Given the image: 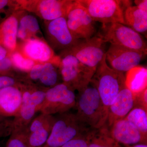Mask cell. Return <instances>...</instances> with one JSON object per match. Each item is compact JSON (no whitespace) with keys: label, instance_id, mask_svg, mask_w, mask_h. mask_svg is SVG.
Here are the masks:
<instances>
[{"label":"cell","instance_id":"1","mask_svg":"<svg viewBox=\"0 0 147 147\" xmlns=\"http://www.w3.org/2000/svg\"><path fill=\"white\" fill-rule=\"evenodd\" d=\"M76 106V117L86 126L98 129L106 124L107 117L97 88L92 82H90L85 90L79 92Z\"/></svg>","mask_w":147,"mask_h":147},{"label":"cell","instance_id":"2","mask_svg":"<svg viewBox=\"0 0 147 147\" xmlns=\"http://www.w3.org/2000/svg\"><path fill=\"white\" fill-rule=\"evenodd\" d=\"M91 82L97 88L108 118L109 107L121 90L125 86V76L123 73L116 71L108 65L105 54Z\"/></svg>","mask_w":147,"mask_h":147},{"label":"cell","instance_id":"3","mask_svg":"<svg viewBox=\"0 0 147 147\" xmlns=\"http://www.w3.org/2000/svg\"><path fill=\"white\" fill-rule=\"evenodd\" d=\"M90 127L79 121L75 114H59L55 117L51 132L43 147H61L72 139L85 135Z\"/></svg>","mask_w":147,"mask_h":147},{"label":"cell","instance_id":"4","mask_svg":"<svg viewBox=\"0 0 147 147\" xmlns=\"http://www.w3.org/2000/svg\"><path fill=\"white\" fill-rule=\"evenodd\" d=\"M93 20L102 24L119 23L125 25L124 12L129 6L128 1L77 0Z\"/></svg>","mask_w":147,"mask_h":147},{"label":"cell","instance_id":"5","mask_svg":"<svg viewBox=\"0 0 147 147\" xmlns=\"http://www.w3.org/2000/svg\"><path fill=\"white\" fill-rule=\"evenodd\" d=\"M98 34L105 42L137 50L147 54L146 42L139 33L119 23L102 24Z\"/></svg>","mask_w":147,"mask_h":147},{"label":"cell","instance_id":"6","mask_svg":"<svg viewBox=\"0 0 147 147\" xmlns=\"http://www.w3.org/2000/svg\"><path fill=\"white\" fill-rule=\"evenodd\" d=\"M59 68L63 83L79 92L88 87L95 72L70 54L61 59Z\"/></svg>","mask_w":147,"mask_h":147},{"label":"cell","instance_id":"7","mask_svg":"<svg viewBox=\"0 0 147 147\" xmlns=\"http://www.w3.org/2000/svg\"><path fill=\"white\" fill-rule=\"evenodd\" d=\"M74 91L64 83H60L48 88L39 112L53 115L68 112L76 106Z\"/></svg>","mask_w":147,"mask_h":147},{"label":"cell","instance_id":"8","mask_svg":"<svg viewBox=\"0 0 147 147\" xmlns=\"http://www.w3.org/2000/svg\"><path fill=\"white\" fill-rule=\"evenodd\" d=\"M105 43L97 33L88 39L80 40L67 49V54L73 55L80 62L95 71L105 55Z\"/></svg>","mask_w":147,"mask_h":147},{"label":"cell","instance_id":"9","mask_svg":"<svg viewBox=\"0 0 147 147\" xmlns=\"http://www.w3.org/2000/svg\"><path fill=\"white\" fill-rule=\"evenodd\" d=\"M65 18L69 30L77 39H88L96 32L95 22L76 1H73L69 6Z\"/></svg>","mask_w":147,"mask_h":147},{"label":"cell","instance_id":"10","mask_svg":"<svg viewBox=\"0 0 147 147\" xmlns=\"http://www.w3.org/2000/svg\"><path fill=\"white\" fill-rule=\"evenodd\" d=\"M47 89L21 90L22 102L18 115L13 120V128L27 129L35 114L40 110Z\"/></svg>","mask_w":147,"mask_h":147},{"label":"cell","instance_id":"11","mask_svg":"<svg viewBox=\"0 0 147 147\" xmlns=\"http://www.w3.org/2000/svg\"><path fill=\"white\" fill-rule=\"evenodd\" d=\"M106 60L116 71L124 73L139 65L147 54L119 45H111L105 53Z\"/></svg>","mask_w":147,"mask_h":147},{"label":"cell","instance_id":"12","mask_svg":"<svg viewBox=\"0 0 147 147\" xmlns=\"http://www.w3.org/2000/svg\"><path fill=\"white\" fill-rule=\"evenodd\" d=\"M108 128L110 136L119 144H147V137L125 119L116 121Z\"/></svg>","mask_w":147,"mask_h":147},{"label":"cell","instance_id":"13","mask_svg":"<svg viewBox=\"0 0 147 147\" xmlns=\"http://www.w3.org/2000/svg\"><path fill=\"white\" fill-rule=\"evenodd\" d=\"M135 106V94L125 85L121 90L108 109L105 124L108 128L116 121L124 119Z\"/></svg>","mask_w":147,"mask_h":147},{"label":"cell","instance_id":"14","mask_svg":"<svg viewBox=\"0 0 147 147\" xmlns=\"http://www.w3.org/2000/svg\"><path fill=\"white\" fill-rule=\"evenodd\" d=\"M73 1L42 0L28 2V7L41 18L51 21L61 17H65L67 11Z\"/></svg>","mask_w":147,"mask_h":147},{"label":"cell","instance_id":"15","mask_svg":"<svg viewBox=\"0 0 147 147\" xmlns=\"http://www.w3.org/2000/svg\"><path fill=\"white\" fill-rule=\"evenodd\" d=\"M47 32L54 45L57 49H68L80 40L75 38L69 30L65 17L49 21Z\"/></svg>","mask_w":147,"mask_h":147},{"label":"cell","instance_id":"16","mask_svg":"<svg viewBox=\"0 0 147 147\" xmlns=\"http://www.w3.org/2000/svg\"><path fill=\"white\" fill-rule=\"evenodd\" d=\"M22 98L21 90L16 86L0 90V116L15 117L20 110Z\"/></svg>","mask_w":147,"mask_h":147},{"label":"cell","instance_id":"17","mask_svg":"<svg viewBox=\"0 0 147 147\" xmlns=\"http://www.w3.org/2000/svg\"><path fill=\"white\" fill-rule=\"evenodd\" d=\"M23 53L26 57L41 63L54 61L55 57L51 47L42 40L36 38L28 39L24 44Z\"/></svg>","mask_w":147,"mask_h":147},{"label":"cell","instance_id":"18","mask_svg":"<svg viewBox=\"0 0 147 147\" xmlns=\"http://www.w3.org/2000/svg\"><path fill=\"white\" fill-rule=\"evenodd\" d=\"M18 26V19L13 16L0 25V44L7 50L12 51L16 48Z\"/></svg>","mask_w":147,"mask_h":147},{"label":"cell","instance_id":"19","mask_svg":"<svg viewBox=\"0 0 147 147\" xmlns=\"http://www.w3.org/2000/svg\"><path fill=\"white\" fill-rule=\"evenodd\" d=\"M125 25L139 33L145 34L147 30V11L137 6H130L124 12Z\"/></svg>","mask_w":147,"mask_h":147},{"label":"cell","instance_id":"20","mask_svg":"<svg viewBox=\"0 0 147 147\" xmlns=\"http://www.w3.org/2000/svg\"><path fill=\"white\" fill-rule=\"evenodd\" d=\"M86 137L88 147H119L120 145L110 136L106 124L100 128H90Z\"/></svg>","mask_w":147,"mask_h":147},{"label":"cell","instance_id":"21","mask_svg":"<svg viewBox=\"0 0 147 147\" xmlns=\"http://www.w3.org/2000/svg\"><path fill=\"white\" fill-rule=\"evenodd\" d=\"M146 68L139 65L127 72L125 76L126 87L134 94L147 88Z\"/></svg>","mask_w":147,"mask_h":147},{"label":"cell","instance_id":"22","mask_svg":"<svg viewBox=\"0 0 147 147\" xmlns=\"http://www.w3.org/2000/svg\"><path fill=\"white\" fill-rule=\"evenodd\" d=\"M61 59L57 57L53 61L42 64V68L38 81L44 86L50 88L59 83V73L57 67H59Z\"/></svg>","mask_w":147,"mask_h":147},{"label":"cell","instance_id":"23","mask_svg":"<svg viewBox=\"0 0 147 147\" xmlns=\"http://www.w3.org/2000/svg\"><path fill=\"white\" fill-rule=\"evenodd\" d=\"M124 119L147 137V110L141 106H135Z\"/></svg>","mask_w":147,"mask_h":147},{"label":"cell","instance_id":"24","mask_svg":"<svg viewBox=\"0 0 147 147\" xmlns=\"http://www.w3.org/2000/svg\"><path fill=\"white\" fill-rule=\"evenodd\" d=\"M40 30L37 19L32 15L23 16L18 24L17 37L21 40L27 38L28 36L36 33Z\"/></svg>","mask_w":147,"mask_h":147},{"label":"cell","instance_id":"25","mask_svg":"<svg viewBox=\"0 0 147 147\" xmlns=\"http://www.w3.org/2000/svg\"><path fill=\"white\" fill-rule=\"evenodd\" d=\"M53 123H54L28 134L29 147H44L50 136Z\"/></svg>","mask_w":147,"mask_h":147},{"label":"cell","instance_id":"26","mask_svg":"<svg viewBox=\"0 0 147 147\" xmlns=\"http://www.w3.org/2000/svg\"><path fill=\"white\" fill-rule=\"evenodd\" d=\"M27 129L13 128L6 147H29Z\"/></svg>","mask_w":147,"mask_h":147},{"label":"cell","instance_id":"27","mask_svg":"<svg viewBox=\"0 0 147 147\" xmlns=\"http://www.w3.org/2000/svg\"><path fill=\"white\" fill-rule=\"evenodd\" d=\"M55 119V116L40 113L39 115L34 117L29 124L27 129L28 134L53 123Z\"/></svg>","mask_w":147,"mask_h":147},{"label":"cell","instance_id":"28","mask_svg":"<svg viewBox=\"0 0 147 147\" xmlns=\"http://www.w3.org/2000/svg\"><path fill=\"white\" fill-rule=\"evenodd\" d=\"M12 64L18 69L24 71H30L35 65L34 61L25 57L20 53H15L11 56Z\"/></svg>","mask_w":147,"mask_h":147},{"label":"cell","instance_id":"29","mask_svg":"<svg viewBox=\"0 0 147 147\" xmlns=\"http://www.w3.org/2000/svg\"><path fill=\"white\" fill-rule=\"evenodd\" d=\"M13 128V120L6 118L0 121V138L10 136Z\"/></svg>","mask_w":147,"mask_h":147},{"label":"cell","instance_id":"30","mask_svg":"<svg viewBox=\"0 0 147 147\" xmlns=\"http://www.w3.org/2000/svg\"><path fill=\"white\" fill-rule=\"evenodd\" d=\"M61 147H88L86 134L72 139Z\"/></svg>","mask_w":147,"mask_h":147},{"label":"cell","instance_id":"31","mask_svg":"<svg viewBox=\"0 0 147 147\" xmlns=\"http://www.w3.org/2000/svg\"><path fill=\"white\" fill-rule=\"evenodd\" d=\"M135 106H140L147 110V88L142 91L134 94Z\"/></svg>","mask_w":147,"mask_h":147},{"label":"cell","instance_id":"32","mask_svg":"<svg viewBox=\"0 0 147 147\" xmlns=\"http://www.w3.org/2000/svg\"><path fill=\"white\" fill-rule=\"evenodd\" d=\"M16 81L13 77L8 76H0V90L9 86H15Z\"/></svg>","mask_w":147,"mask_h":147},{"label":"cell","instance_id":"33","mask_svg":"<svg viewBox=\"0 0 147 147\" xmlns=\"http://www.w3.org/2000/svg\"><path fill=\"white\" fill-rule=\"evenodd\" d=\"M12 65V62L10 59L6 57L0 61V72L8 70Z\"/></svg>","mask_w":147,"mask_h":147},{"label":"cell","instance_id":"34","mask_svg":"<svg viewBox=\"0 0 147 147\" xmlns=\"http://www.w3.org/2000/svg\"><path fill=\"white\" fill-rule=\"evenodd\" d=\"M134 3L136 6L138 8L147 11V0H139V1H134Z\"/></svg>","mask_w":147,"mask_h":147},{"label":"cell","instance_id":"35","mask_svg":"<svg viewBox=\"0 0 147 147\" xmlns=\"http://www.w3.org/2000/svg\"><path fill=\"white\" fill-rule=\"evenodd\" d=\"M7 51V49L0 44V61L6 57Z\"/></svg>","mask_w":147,"mask_h":147},{"label":"cell","instance_id":"36","mask_svg":"<svg viewBox=\"0 0 147 147\" xmlns=\"http://www.w3.org/2000/svg\"><path fill=\"white\" fill-rule=\"evenodd\" d=\"M9 3V1H8L0 0V10H2L8 5Z\"/></svg>","mask_w":147,"mask_h":147},{"label":"cell","instance_id":"37","mask_svg":"<svg viewBox=\"0 0 147 147\" xmlns=\"http://www.w3.org/2000/svg\"><path fill=\"white\" fill-rule=\"evenodd\" d=\"M125 147H147V144H137L133 145H125Z\"/></svg>","mask_w":147,"mask_h":147},{"label":"cell","instance_id":"38","mask_svg":"<svg viewBox=\"0 0 147 147\" xmlns=\"http://www.w3.org/2000/svg\"><path fill=\"white\" fill-rule=\"evenodd\" d=\"M5 118L3 117H1L0 116V121L3 120L5 119Z\"/></svg>","mask_w":147,"mask_h":147},{"label":"cell","instance_id":"39","mask_svg":"<svg viewBox=\"0 0 147 147\" xmlns=\"http://www.w3.org/2000/svg\"><path fill=\"white\" fill-rule=\"evenodd\" d=\"M119 147H121V146H120V145L119 146Z\"/></svg>","mask_w":147,"mask_h":147}]
</instances>
